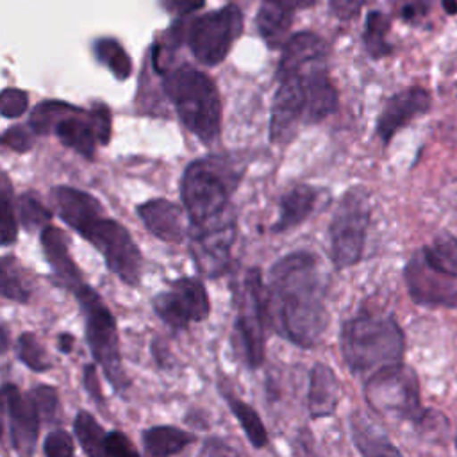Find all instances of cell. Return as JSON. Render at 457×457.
Segmentation results:
<instances>
[{"mask_svg": "<svg viewBox=\"0 0 457 457\" xmlns=\"http://www.w3.org/2000/svg\"><path fill=\"white\" fill-rule=\"evenodd\" d=\"M237 300V318L234 323V350L248 368H257L264 359V328L268 327L266 314V286L259 270L246 271Z\"/></svg>", "mask_w": 457, "mask_h": 457, "instance_id": "obj_7", "label": "cell"}, {"mask_svg": "<svg viewBox=\"0 0 457 457\" xmlns=\"http://www.w3.org/2000/svg\"><path fill=\"white\" fill-rule=\"evenodd\" d=\"M152 307L155 314L175 330H182L193 321L205 320L211 311L204 284L191 277L173 280L168 291L152 298Z\"/></svg>", "mask_w": 457, "mask_h": 457, "instance_id": "obj_11", "label": "cell"}, {"mask_svg": "<svg viewBox=\"0 0 457 457\" xmlns=\"http://www.w3.org/2000/svg\"><path fill=\"white\" fill-rule=\"evenodd\" d=\"M364 396L368 405L382 416L412 423H420L425 416L418 375L403 362L373 371L366 380Z\"/></svg>", "mask_w": 457, "mask_h": 457, "instance_id": "obj_6", "label": "cell"}, {"mask_svg": "<svg viewBox=\"0 0 457 457\" xmlns=\"http://www.w3.org/2000/svg\"><path fill=\"white\" fill-rule=\"evenodd\" d=\"M41 246L59 286L73 293L84 284L82 273L68 252V237L61 228L46 225L41 230Z\"/></svg>", "mask_w": 457, "mask_h": 457, "instance_id": "obj_21", "label": "cell"}, {"mask_svg": "<svg viewBox=\"0 0 457 457\" xmlns=\"http://www.w3.org/2000/svg\"><path fill=\"white\" fill-rule=\"evenodd\" d=\"M137 214L146 228L166 243H182L189 236L186 212L166 198H152L137 205Z\"/></svg>", "mask_w": 457, "mask_h": 457, "instance_id": "obj_19", "label": "cell"}, {"mask_svg": "<svg viewBox=\"0 0 457 457\" xmlns=\"http://www.w3.org/2000/svg\"><path fill=\"white\" fill-rule=\"evenodd\" d=\"M141 437H143L145 453L152 457L179 453L195 441L193 434L171 425L150 427L141 434Z\"/></svg>", "mask_w": 457, "mask_h": 457, "instance_id": "obj_25", "label": "cell"}, {"mask_svg": "<svg viewBox=\"0 0 457 457\" xmlns=\"http://www.w3.org/2000/svg\"><path fill=\"white\" fill-rule=\"evenodd\" d=\"M362 4H364V0H330L332 11L339 18H352V16H355Z\"/></svg>", "mask_w": 457, "mask_h": 457, "instance_id": "obj_45", "label": "cell"}, {"mask_svg": "<svg viewBox=\"0 0 457 457\" xmlns=\"http://www.w3.org/2000/svg\"><path fill=\"white\" fill-rule=\"evenodd\" d=\"M389 30V20L382 12H370L366 20V34L364 43L371 57L378 59L391 52V46L386 41V34Z\"/></svg>", "mask_w": 457, "mask_h": 457, "instance_id": "obj_33", "label": "cell"}, {"mask_svg": "<svg viewBox=\"0 0 457 457\" xmlns=\"http://www.w3.org/2000/svg\"><path fill=\"white\" fill-rule=\"evenodd\" d=\"M325 61V59H323ZM323 61H314L300 71L305 87V123H320L337 109V91Z\"/></svg>", "mask_w": 457, "mask_h": 457, "instance_id": "obj_18", "label": "cell"}, {"mask_svg": "<svg viewBox=\"0 0 457 457\" xmlns=\"http://www.w3.org/2000/svg\"><path fill=\"white\" fill-rule=\"evenodd\" d=\"M162 89L186 129L205 145L220 136L221 102L216 84L193 66H179L164 75Z\"/></svg>", "mask_w": 457, "mask_h": 457, "instance_id": "obj_4", "label": "cell"}, {"mask_svg": "<svg viewBox=\"0 0 457 457\" xmlns=\"http://www.w3.org/2000/svg\"><path fill=\"white\" fill-rule=\"evenodd\" d=\"M370 198L366 189L350 187L339 200L328 225L330 259L336 268H350L362 257L370 225Z\"/></svg>", "mask_w": 457, "mask_h": 457, "instance_id": "obj_8", "label": "cell"}, {"mask_svg": "<svg viewBox=\"0 0 457 457\" xmlns=\"http://www.w3.org/2000/svg\"><path fill=\"white\" fill-rule=\"evenodd\" d=\"M2 245H11L18 237V227H16V218H14V209H12V196H11V187H9V179L4 173L2 175Z\"/></svg>", "mask_w": 457, "mask_h": 457, "instance_id": "obj_37", "label": "cell"}, {"mask_svg": "<svg viewBox=\"0 0 457 457\" xmlns=\"http://www.w3.org/2000/svg\"><path fill=\"white\" fill-rule=\"evenodd\" d=\"M7 348V328L2 327V352H5Z\"/></svg>", "mask_w": 457, "mask_h": 457, "instance_id": "obj_51", "label": "cell"}, {"mask_svg": "<svg viewBox=\"0 0 457 457\" xmlns=\"http://www.w3.org/2000/svg\"><path fill=\"white\" fill-rule=\"evenodd\" d=\"M75 436L82 446V450L87 455H104V441L107 432L102 428V425L86 411H79L73 421Z\"/></svg>", "mask_w": 457, "mask_h": 457, "instance_id": "obj_31", "label": "cell"}, {"mask_svg": "<svg viewBox=\"0 0 457 457\" xmlns=\"http://www.w3.org/2000/svg\"><path fill=\"white\" fill-rule=\"evenodd\" d=\"M430 104V95L423 87H409L393 95L377 120V136L384 145H389L393 136L414 118L425 114Z\"/></svg>", "mask_w": 457, "mask_h": 457, "instance_id": "obj_16", "label": "cell"}, {"mask_svg": "<svg viewBox=\"0 0 457 457\" xmlns=\"http://www.w3.org/2000/svg\"><path fill=\"white\" fill-rule=\"evenodd\" d=\"M325 55H327V46L321 37L311 32L295 34L284 45L277 77L295 73L314 61H323Z\"/></svg>", "mask_w": 457, "mask_h": 457, "instance_id": "obj_23", "label": "cell"}, {"mask_svg": "<svg viewBox=\"0 0 457 457\" xmlns=\"http://www.w3.org/2000/svg\"><path fill=\"white\" fill-rule=\"evenodd\" d=\"M421 252L432 264L446 271L457 273V237L455 236L443 234L432 245L423 246Z\"/></svg>", "mask_w": 457, "mask_h": 457, "instance_id": "obj_34", "label": "cell"}, {"mask_svg": "<svg viewBox=\"0 0 457 457\" xmlns=\"http://www.w3.org/2000/svg\"><path fill=\"white\" fill-rule=\"evenodd\" d=\"M316 200H318V191L314 187L307 184L295 186L280 198L278 218L271 228L275 232H284L300 225L312 212Z\"/></svg>", "mask_w": 457, "mask_h": 457, "instance_id": "obj_24", "label": "cell"}, {"mask_svg": "<svg viewBox=\"0 0 457 457\" xmlns=\"http://www.w3.org/2000/svg\"><path fill=\"white\" fill-rule=\"evenodd\" d=\"M327 275L311 252H293L273 262L266 284L268 325L296 346L311 348L323 336Z\"/></svg>", "mask_w": 457, "mask_h": 457, "instance_id": "obj_1", "label": "cell"}, {"mask_svg": "<svg viewBox=\"0 0 457 457\" xmlns=\"http://www.w3.org/2000/svg\"><path fill=\"white\" fill-rule=\"evenodd\" d=\"M139 452L132 446L130 439L121 434V432H107L105 441H104V455L111 457H129V455H137Z\"/></svg>", "mask_w": 457, "mask_h": 457, "instance_id": "obj_42", "label": "cell"}, {"mask_svg": "<svg viewBox=\"0 0 457 457\" xmlns=\"http://www.w3.org/2000/svg\"><path fill=\"white\" fill-rule=\"evenodd\" d=\"M84 387H86L87 395L96 402V405H104V396H102L96 370H95L93 364H87L84 368Z\"/></svg>", "mask_w": 457, "mask_h": 457, "instance_id": "obj_44", "label": "cell"}, {"mask_svg": "<svg viewBox=\"0 0 457 457\" xmlns=\"http://www.w3.org/2000/svg\"><path fill=\"white\" fill-rule=\"evenodd\" d=\"M243 32V14L236 5L196 18L187 30V46L205 66L220 64L234 39Z\"/></svg>", "mask_w": 457, "mask_h": 457, "instance_id": "obj_10", "label": "cell"}, {"mask_svg": "<svg viewBox=\"0 0 457 457\" xmlns=\"http://www.w3.org/2000/svg\"><path fill=\"white\" fill-rule=\"evenodd\" d=\"M234 239V214L200 228H189V250L198 271L209 278L223 275L230 264V250Z\"/></svg>", "mask_w": 457, "mask_h": 457, "instance_id": "obj_13", "label": "cell"}, {"mask_svg": "<svg viewBox=\"0 0 457 457\" xmlns=\"http://www.w3.org/2000/svg\"><path fill=\"white\" fill-rule=\"evenodd\" d=\"M18 214L27 230L45 228L52 220V212L32 193H23L18 196Z\"/></svg>", "mask_w": 457, "mask_h": 457, "instance_id": "obj_35", "label": "cell"}, {"mask_svg": "<svg viewBox=\"0 0 457 457\" xmlns=\"http://www.w3.org/2000/svg\"><path fill=\"white\" fill-rule=\"evenodd\" d=\"M455 446H457V437H455Z\"/></svg>", "mask_w": 457, "mask_h": 457, "instance_id": "obj_52", "label": "cell"}, {"mask_svg": "<svg viewBox=\"0 0 457 457\" xmlns=\"http://www.w3.org/2000/svg\"><path fill=\"white\" fill-rule=\"evenodd\" d=\"M243 173V161L228 154L209 155L187 164L180 180V196L189 228H200L232 216L230 198Z\"/></svg>", "mask_w": 457, "mask_h": 457, "instance_id": "obj_2", "label": "cell"}, {"mask_svg": "<svg viewBox=\"0 0 457 457\" xmlns=\"http://www.w3.org/2000/svg\"><path fill=\"white\" fill-rule=\"evenodd\" d=\"M4 402L9 420V432L12 448L20 455H32L37 441L39 412L32 395H23L18 386L4 384Z\"/></svg>", "mask_w": 457, "mask_h": 457, "instance_id": "obj_15", "label": "cell"}, {"mask_svg": "<svg viewBox=\"0 0 457 457\" xmlns=\"http://www.w3.org/2000/svg\"><path fill=\"white\" fill-rule=\"evenodd\" d=\"M57 346H59V350H61L62 353H70L71 348H73V336H71V334H66V332L59 334V336H57Z\"/></svg>", "mask_w": 457, "mask_h": 457, "instance_id": "obj_48", "label": "cell"}, {"mask_svg": "<svg viewBox=\"0 0 457 457\" xmlns=\"http://www.w3.org/2000/svg\"><path fill=\"white\" fill-rule=\"evenodd\" d=\"M73 295L84 312L86 339L95 361L102 366L105 378L116 391L127 389L129 377L121 364L116 321L111 311L105 307L100 295L86 282L80 284Z\"/></svg>", "mask_w": 457, "mask_h": 457, "instance_id": "obj_5", "label": "cell"}, {"mask_svg": "<svg viewBox=\"0 0 457 457\" xmlns=\"http://www.w3.org/2000/svg\"><path fill=\"white\" fill-rule=\"evenodd\" d=\"M96 59L105 64L118 80H125L132 71V62L123 46L112 37H100L93 45Z\"/></svg>", "mask_w": 457, "mask_h": 457, "instance_id": "obj_30", "label": "cell"}, {"mask_svg": "<svg viewBox=\"0 0 457 457\" xmlns=\"http://www.w3.org/2000/svg\"><path fill=\"white\" fill-rule=\"evenodd\" d=\"M80 236L104 255L109 270L116 273L125 284H139L143 255L121 223L100 216Z\"/></svg>", "mask_w": 457, "mask_h": 457, "instance_id": "obj_9", "label": "cell"}, {"mask_svg": "<svg viewBox=\"0 0 457 457\" xmlns=\"http://www.w3.org/2000/svg\"><path fill=\"white\" fill-rule=\"evenodd\" d=\"M291 20H293V11H287L270 2H266L261 7L255 18L259 34L262 36V39L270 48H278L284 43L286 34L291 27Z\"/></svg>", "mask_w": 457, "mask_h": 457, "instance_id": "obj_27", "label": "cell"}, {"mask_svg": "<svg viewBox=\"0 0 457 457\" xmlns=\"http://www.w3.org/2000/svg\"><path fill=\"white\" fill-rule=\"evenodd\" d=\"M270 4H275L278 7H284L287 11H295V9H307L311 5L316 4V0H266Z\"/></svg>", "mask_w": 457, "mask_h": 457, "instance_id": "obj_47", "label": "cell"}, {"mask_svg": "<svg viewBox=\"0 0 457 457\" xmlns=\"http://www.w3.org/2000/svg\"><path fill=\"white\" fill-rule=\"evenodd\" d=\"M16 355L18 359L29 366L30 370L41 373L52 368V362L48 359L46 350L39 343V339L32 332H25L16 341Z\"/></svg>", "mask_w": 457, "mask_h": 457, "instance_id": "obj_32", "label": "cell"}, {"mask_svg": "<svg viewBox=\"0 0 457 457\" xmlns=\"http://www.w3.org/2000/svg\"><path fill=\"white\" fill-rule=\"evenodd\" d=\"M54 134L64 146L75 150L79 155L89 161L95 157L96 145L100 143L93 111H84L71 104H68V107L57 120Z\"/></svg>", "mask_w": 457, "mask_h": 457, "instance_id": "obj_17", "label": "cell"}, {"mask_svg": "<svg viewBox=\"0 0 457 457\" xmlns=\"http://www.w3.org/2000/svg\"><path fill=\"white\" fill-rule=\"evenodd\" d=\"M68 107V102L62 100H45L37 104L29 118V125L32 127L34 134H50L54 132V127L64 109Z\"/></svg>", "mask_w": 457, "mask_h": 457, "instance_id": "obj_36", "label": "cell"}, {"mask_svg": "<svg viewBox=\"0 0 457 457\" xmlns=\"http://www.w3.org/2000/svg\"><path fill=\"white\" fill-rule=\"evenodd\" d=\"M278 87L271 104L270 141L287 145L305 120V87L300 71L280 75Z\"/></svg>", "mask_w": 457, "mask_h": 457, "instance_id": "obj_14", "label": "cell"}, {"mask_svg": "<svg viewBox=\"0 0 457 457\" xmlns=\"http://www.w3.org/2000/svg\"><path fill=\"white\" fill-rule=\"evenodd\" d=\"M50 195L59 218L77 234H82L96 218L104 216V207L100 202L86 191L68 186H55Z\"/></svg>", "mask_w": 457, "mask_h": 457, "instance_id": "obj_20", "label": "cell"}, {"mask_svg": "<svg viewBox=\"0 0 457 457\" xmlns=\"http://www.w3.org/2000/svg\"><path fill=\"white\" fill-rule=\"evenodd\" d=\"M32 132L34 130H32L30 125L29 127H25V125H12V127H9L4 132L2 143H4V146L11 148L14 152H20V154L29 152L32 148V143H34Z\"/></svg>", "mask_w": 457, "mask_h": 457, "instance_id": "obj_41", "label": "cell"}, {"mask_svg": "<svg viewBox=\"0 0 457 457\" xmlns=\"http://www.w3.org/2000/svg\"><path fill=\"white\" fill-rule=\"evenodd\" d=\"M230 448H220V441L209 439L202 450V453H230Z\"/></svg>", "mask_w": 457, "mask_h": 457, "instance_id": "obj_49", "label": "cell"}, {"mask_svg": "<svg viewBox=\"0 0 457 457\" xmlns=\"http://www.w3.org/2000/svg\"><path fill=\"white\" fill-rule=\"evenodd\" d=\"M220 389H221V395H223L227 405L230 407L232 414L236 416V420L239 421L241 428L245 430L248 441L252 443V446H255V448L266 446V443H268V434H266L264 423L261 421V418H259V414L253 411V407L248 405L246 402L239 400L230 389H227V387H220Z\"/></svg>", "mask_w": 457, "mask_h": 457, "instance_id": "obj_28", "label": "cell"}, {"mask_svg": "<svg viewBox=\"0 0 457 457\" xmlns=\"http://www.w3.org/2000/svg\"><path fill=\"white\" fill-rule=\"evenodd\" d=\"M91 111H93V118L96 123L100 145L105 146L111 139V111L105 104H95Z\"/></svg>", "mask_w": 457, "mask_h": 457, "instance_id": "obj_43", "label": "cell"}, {"mask_svg": "<svg viewBox=\"0 0 457 457\" xmlns=\"http://www.w3.org/2000/svg\"><path fill=\"white\" fill-rule=\"evenodd\" d=\"M162 5L170 12L186 14L204 5V0H162Z\"/></svg>", "mask_w": 457, "mask_h": 457, "instance_id": "obj_46", "label": "cell"}, {"mask_svg": "<svg viewBox=\"0 0 457 457\" xmlns=\"http://www.w3.org/2000/svg\"><path fill=\"white\" fill-rule=\"evenodd\" d=\"M352 437L355 446L364 455H400V450L368 420L359 414L352 416L350 421Z\"/></svg>", "mask_w": 457, "mask_h": 457, "instance_id": "obj_26", "label": "cell"}, {"mask_svg": "<svg viewBox=\"0 0 457 457\" xmlns=\"http://www.w3.org/2000/svg\"><path fill=\"white\" fill-rule=\"evenodd\" d=\"M32 398H34V403L37 407V412L39 416L45 420V421H55L59 416V396H57V391L52 387V386H46V384H39L32 389Z\"/></svg>", "mask_w": 457, "mask_h": 457, "instance_id": "obj_38", "label": "cell"}, {"mask_svg": "<svg viewBox=\"0 0 457 457\" xmlns=\"http://www.w3.org/2000/svg\"><path fill=\"white\" fill-rule=\"evenodd\" d=\"M341 398V386L334 370L323 362H316L311 370L309 382V412L312 418H327L336 412Z\"/></svg>", "mask_w": 457, "mask_h": 457, "instance_id": "obj_22", "label": "cell"}, {"mask_svg": "<svg viewBox=\"0 0 457 457\" xmlns=\"http://www.w3.org/2000/svg\"><path fill=\"white\" fill-rule=\"evenodd\" d=\"M407 291L416 303L457 309V273L432 264L420 250L403 271Z\"/></svg>", "mask_w": 457, "mask_h": 457, "instance_id": "obj_12", "label": "cell"}, {"mask_svg": "<svg viewBox=\"0 0 457 457\" xmlns=\"http://www.w3.org/2000/svg\"><path fill=\"white\" fill-rule=\"evenodd\" d=\"M443 7L448 14H455L457 12V0H443Z\"/></svg>", "mask_w": 457, "mask_h": 457, "instance_id": "obj_50", "label": "cell"}, {"mask_svg": "<svg viewBox=\"0 0 457 457\" xmlns=\"http://www.w3.org/2000/svg\"><path fill=\"white\" fill-rule=\"evenodd\" d=\"M43 452L46 457H71L75 453V445L68 432L57 428L46 436Z\"/></svg>", "mask_w": 457, "mask_h": 457, "instance_id": "obj_39", "label": "cell"}, {"mask_svg": "<svg viewBox=\"0 0 457 457\" xmlns=\"http://www.w3.org/2000/svg\"><path fill=\"white\" fill-rule=\"evenodd\" d=\"M405 336L393 316L357 314L341 325V353L352 373H373L402 362Z\"/></svg>", "mask_w": 457, "mask_h": 457, "instance_id": "obj_3", "label": "cell"}, {"mask_svg": "<svg viewBox=\"0 0 457 457\" xmlns=\"http://www.w3.org/2000/svg\"><path fill=\"white\" fill-rule=\"evenodd\" d=\"M29 107V96L25 91L16 87H5L0 96V109L4 118H18Z\"/></svg>", "mask_w": 457, "mask_h": 457, "instance_id": "obj_40", "label": "cell"}, {"mask_svg": "<svg viewBox=\"0 0 457 457\" xmlns=\"http://www.w3.org/2000/svg\"><path fill=\"white\" fill-rule=\"evenodd\" d=\"M2 296L25 303L30 298V287L25 270L12 255L2 257Z\"/></svg>", "mask_w": 457, "mask_h": 457, "instance_id": "obj_29", "label": "cell"}]
</instances>
